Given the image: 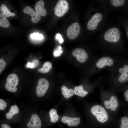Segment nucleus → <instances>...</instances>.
<instances>
[{
	"mask_svg": "<svg viewBox=\"0 0 128 128\" xmlns=\"http://www.w3.org/2000/svg\"><path fill=\"white\" fill-rule=\"evenodd\" d=\"M118 71V77L112 85L115 89L122 90L128 83V63L122 65Z\"/></svg>",
	"mask_w": 128,
	"mask_h": 128,
	"instance_id": "3",
	"label": "nucleus"
},
{
	"mask_svg": "<svg viewBox=\"0 0 128 128\" xmlns=\"http://www.w3.org/2000/svg\"><path fill=\"white\" fill-rule=\"evenodd\" d=\"M7 104L4 100L0 99V110H4L7 106Z\"/></svg>",
	"mask_w": 128,
	"mask_h": 128,
	"instance_id": "30",
	"label": "nucleus"
},
{
	"mask_svg": "<svg viewBox=\"0 0 128 128\" xmlns=\"http://www.w3.org/2000/svg\"><path fill=\"white\" fill-rule=\"evenodd\" d=\"M39 61L38 60H33L31 63L28 62L26 66L27 67L33 68L37 66L38 64Z\"/></svg>",
	"mask_w": 128,
	"mask_h": 128,
	"instance_id": "29",
	"label": "nucleus"
},
{
	"mask_svg": "<svg viewBox=\"0 0 128 128\" xmlns=\"http://www.w3.org/2000/svg\"></svg>",
	"mask_w": 128,
	"mask_h": 128,
	"instance_id": "34",
	"label": "nucleus"
},
{
	"mask_svg": "<svg viewBox=\"0 0 128 128\" xmlns=\"http://www.w3.org/2000/svg\"><path fill=\"white\" fill-rule=\"evenodd\" d=\"M44 2L43 0H39L36 3L35 6L36 12L42 16H45L47 14V11L44 8Z\"/></svg>",
	"mask_w": 128,
	"mask_h": 128,
	"instance_id": "14",
	"label": "nucleus"
},
{
	"mask_svg": "<svg viewBox=\"0 0 128 128\" xmlns=\"http://www.w3.org/2000/svg\"><path fill=\"white\" fill-rule=\"evenodd\" d=\"M61 121L64 123H67L69 126H76L80 123L81 120L78 118H71L64 116L62 117Z\"/></svg>",
	"mask_w": 128,
	"mask_h": 128,
	"instance_id": "13",
	"label": "nucleus"
},
{
	"mask_svg": "<svg viewBox=\"0 0 128 128\" xmlns=\"http://www.w3.org/2000/svg\"><path fill=\"white\" fill-rule=\"evenodd\" d=\"M122 90L123 91L124 101L128 105V83Z\"/></svg>",
	"mask_w": 128,
	"mask_h": 128,
	"instance_id": "24",
	"label": "nucleus"
},
{
	"mask_svg": "<svg viewBox=\"0 0 128 128\" xmlns=\"http://www.w3.org/2000/svg\"><path fill=\"white\" fill-rule=\"evenodd\" d=\"M19 112L18 108L17 105L12 106H11L9 112L6 114V118L7 119H10L15 114L18 113Z\"/></svg>",
	"mask_w": 128,
	"mask_h": 128,
	"instance_id": "19",
	"label": "nucleus"
},
{
	"mask_svg": "<svg viewBox=\"0 0 128 128\" xmlns=\"http://www.w3.org/2000/svg\"><path fill=\"white\" fill-rule=\"evenodd\" d=\"M55 14L58 17L63 16L68 11L69 6L67 1L65 0H59L54 8Z\"/></svg>",
	"mask_w": 128,
	"mask_h": 128,
	"instance_id": "5",
	"label": "nucleus"
},
{
	"mask_svg": "<svg viewBox=\"0 0 128 128\" xmlns=\"http://www.w3.org/2000/svg\"><path fill=\"white\" fill-rule=\"evenodd\" d=\"M5 87L7 90L12 92H14L17 90L16 86L11 85L7 82L6 83Z\"/></svg>",
	"mask_w": 128,
	"mask_h": 128,
	"instance_id": "27",
	"label": "nucleus"
},
{
	"mask_svg": "<svg viewBox=\"0 0 128 128\" xmlns=\"http://www.w3.org/2000/svg\"><path fill=\"white\" fill-rule=\"evenodd\" d=\"M101 104L112 115L115 117L120 108L123 104L112 91L100 90Z\"/></svg>",
	"mask_w": 128,
	"mask_h": 128,
	"instance_id": "1",
	"label": "nucleus"
},
{
	"mask_svg": "<svg viewBox=\"0 0 128 128\" xmlns=\"http://www.w3.org/2000/svg\"><path fill=\"white\" fill-rule=\"evenodd\" d=\"M113 59L108 56L103 57L100 59L96 64V66L99 69H101L106 66H111L114 64Z\"/></svg>",
	"mask_w": 128,
	"mask_h": 128,
	"instance_id": "10",
	"label": "nucleus"
},
{
	"mask_svg": "<svg viewBox=\"0 0 128 128\" xmlns=\"http://www.w3.org/2000/svg\"><path fill=\"white\" fill-rule=\"evenodd\" d=\"M92 117L98 126L108 125L114 122V117L101 104H96L92 106L90 110Z\"/></svg>",
	"mask_w": 128,
	"mask_h": 128,
	"instance_id": "2",
	"label": "nucleus"
},
{
	"mask_svg": "<svg viewBox=\"0 0 128 128\" xmlns=\"http://www.w3.org/2000/svg\"><path fill=\"white\" fill-rule=\"evenodd\" d=\"M52 67L51 63L50 62L47 61L45 62L43 64V67L39 69L38 71L39 72L43 73H46L49 72L50 69Z\"/></svg>",
	"mask_w": 128,
	"mask_h": 128,
	"instance_id": "21",
	"label": "nucleus"
},
{
	"mask_svg": "<svg viewBox=\"0 0 128 128\" xmlns=\"http://www.w3.org/2000/svg\"><path fill=\"white\" fill-rule=\"evenodd\" d=\"M0 10L1 13L7 17H9L10 16H14L15 15V14L14 13H11L7 9L6 6L4 4L1 5Z\"/></svg>",
	"mask_w": 128,
	"mask_h": 128,
	"instance_id": "23",
	"label": "nucleus"
},
{
	"mask_svg": "<svg viewBox=\"0 0 128 128\" xmlns=\"http://www.w3.org/2000/svg\"><path fill=\"white\" fill-rule=\"evenodd\" d=\"M73 55L80 62L84 63L86 62L88 58V55L86 51L82 48L74 49L72 52Z\"/></svg>",
	"mask_w": 128,
	"mask_h": 128,
	"instance_id": "9",
	"label": "nucleus"
},
{
	"mask_svg": "<svg viewBox=\"0 0 128 128\" xmlns=\"http://www.w3.org/2000/svg\"><path fill=\"white\" fill-rule=\"evenodd\" d=\"M31 38L33 39L36 40H41L43 38V36L41 34H39L38 32L34 33L30 35Z\"/></svg>",
	"mask_w": 128,
	"mask_h": 128,
	"instance_id": "28",
	"label": "nucleus"
},
{
	"mask_svg": "<svg viewBox=\"0 0 128 128\" xmlns=\"http://www.w3.org/2000/svg\"><path fill=\"white\" fill-rule=\"evenodd\" d=\"M103 16L100 13H97L94 15L88 21L87 27L90 30H93L97 27L99 23L102 20Z\"/></svg>",
	"mask_w": 128,
	"mask_h": 128,
	"instance_id": "8",
	"label": "nucleus"
},
{
	"mask_svg": "<svg viewBox=\"0 0 128 128\" xmlns=\"http://www.w3.org/2000/svg\"><path fill=\"white\" fill-rule=\"evenodd\" d=\"M41 121L38 115L34 114L32 116L29 122L27 124L29 128H41Z\"/></svg>",
	"mask_w": 128,
	"mask_h": 128,
	"instance_id": "12",
	"label": "nucleus"
},
{
	"mask_svg": "<svg viewBox=\"0 0 128 128\" xmlns=\"http://www.w3.org/2000/svg\"><path fill=\"white\" fill-rule=\"evenodd\" d=\"M49 86V83L45 78H42L38 81L36 89L37 95L39 97L43 96L46 93Z\"/></svg>",
	"mask_w": 128,
	"mask_h": 128,
	"instance_id": "6",
	"label": "nucleus"
},
{
	"mask_svg": "<svg viewBox=\"0 0 128 128\" xmlns=\"http://www.w3.org/2000/svg\"><path fill=\"white\" fill-rule=\"evenodd\" d=\"M6 65L5 61L1 59H0V73H1L4 69Z\"/></svg>",
	"mask_w": 128,
	"mask_h": 128,
	"instance_id": "31",
	"label": "nucleus"
},
{
	"mask_svg": "<svg viewBox=\"0 0 128 128\" xmlns=\"http://www.w3.org/2000/svg\"><path fill=\"white\" fill-rule=\"evenodd\" d=\"M49 114L51 122L55 123L58 121L59 116L57 114L56 110L53 108L51 109L49 111Z\"/></svg>",
	"mask_w": 128,
	"mask_h": 128,
	"instance_id": "20",
	"label": "nucleus"
},
{
	"mask_svg": "<svg viewBox=\"0 0 128 128\" xmlns=\"http://www.w3.org/2000/svg\"><path fill=\"white\" fill-rule=\"evenodd\" d=\"M6 81L7 82L15 86H17L18 82V78L14 73L9 74L7 78Z\"/></svg>",
	"mask_w": 128,
	"mask_h": 128,
	"instance_id": "17",
	"label": "nucleus"
},
{
	"mask_svg": "<svg viewBox=\"0 0 128 128\" xmlns=\"http://www.w3.org/2000/svg\"><path fill=\"white\" fill-rule=\"evenodd\" d=\"M63 52L62 49L60 46H58L55 49L53 55L55 57L60 56Z\"/></svg>",
	"mask_w": 128,
	"mask_h": 128,
	"instance_id": "25",
	"label": "nucleus"
},
{
	"mask_svg": "<svg viewBox=\"0 0 128 128\" xmlns=\"http://www.w3.org/2000/svg\"><path fill=\"white\" fill-rule=\"evenodd\" d=\"M56 38L57 40H58L60 43H62L64 41V40L62 37L61 35L59 33H58L57 34Z\"/></svg>",
	"mask_w": 128,
	"mask_h": 128,
	"instance_id": "32",
	"label": "nucleus"
},
{
	"mask_svg": "<svg viewBox=\"0 0 128 128\" xmlns=\"http://www.w3.org/2000/svg\"><path fill=\"white\" fill-rule=\"evenodd\" d=\"M23 11L24 13L30 15L32 17L31 21L33 23H37L41 19L40 15L30 6H26L23 9Z\"/></svg>",
	"mask_w": 128,
	"mask_h": 128,
	"instance_id": "11",
	"label": "nucleus"
},
{
	"mask_svg": "<svg viewBox=\"0 0 128 128\" xmlns=\"http://www.w3.org/2000/svg\"><path fill=\"white\" fill-rule=\"evenodd\" d=\"M61 90L62 94L66 99L71 97L74 93V91L72 89H68L64 85H63L61 87Z\"/></svg>",
	"mask_w": 128,
	"mask_h": 128,
	"instance_id": "16",
	"label": "nucleus"
},
{
	"mask_svg": "<svg viewBox=\"0 0 128 128\" xmlns=\"http://www.w3.org/2000/svg\"><path fill=\"white\" fill-rule=\"evenodd\" d=\"M10 23L6 17L2 14L0 13V26L4 27H8Z\"/></svg>",
	"mask_w": 128,
	"mask_h": 128,
	"instance_id": "22",
	"label": "nucleus"
},
{
	"mask_svg": "<svg viewBox=\"0 0 128 128\" xmlns=\"http://www.w3.org/2000/svg\"><path fill=\"white\" fill-rule=\"evenodd\" d=\"M110 1L112 5L116 7L123 5L125 2V0H112Z\"/></svg>",
	"mask_w": 128,
	"mask_h": 128,
	"instance_id": "26",
	"label": "nucleus"
},
{
	"mask_svg": "<svg viewBox=\"0 0 128 128\" xmlns=\"http://www.w3.org/2000/svg\"><path fill=\"white\" fill-rule=\"evenodd\" d=\"M104 38L106 41L112 42L118 41L120 38V34L119 29L117 28H111L105 33Z\"/></svg>",
	"mask_w": 128,
	"mask_h": 128,
	"instance_id": "4",
	"label": "nucleus"
},
{
	"mask_svg": "<svg viewBox=\"0 0 128 128\" xmlns=\"http://www.w3.org/2000/svg\"><path fill=\"white\" fill-rule=\"evenodd\" d=\"M75 94L78 96L83 97H85L88 94V92L84 90L83 87L82 85L75 87L74 89Z\"/></svg>",
	"mask_w": 128,
	"mask_h": 128,
	"instance_id": "15",
	"label": "nucleus"
},
{
	"mask_svg": "<svg viewBox=\"0 0 128 128\" xmlns=\"http://www.w3.org/2000/svg\"><path fill=\"white\" fill-rule=\"evenodd\" d=\"M1 127L2 128H11L10 127L9 125L5 123H4L2 124L1 125Z\"/></svg>",
	"mask_w": 128,
	"mask_h": 128,
	"instance_id": "33",
	"label": "nucleus"
},
{
	"mask_svg": "<svg viewBox=\"0 0 128 128\" xmlns=\"http://www.w3.org/2000/svg\"><path fill=\"white\" fill-rule=\"evenodd\" d=\"M81 27L79 24L77 22L74 23L68 28L67 31V36L70 39H74L78 36Z\"/></svg>",
	"mask_w": 128,
	"mask_h": 128,
	"instance_id": "7",
	"label": "nucleus"
},
{
	"mask_svg": "<svg viewBox=\"0 0 128 128\" xmlns=\"http://www.w3.org/2000/svg\"><path fill=\"white\" fill-rule=\"evenodd\" d=\"M119 122V128H128V112L120 117Z\"/></svg>",
	"mask_w": 128,
	"mask_h": 128,
	"instance_id": "18",
	"label": "nucleus"
}]
</instances>
